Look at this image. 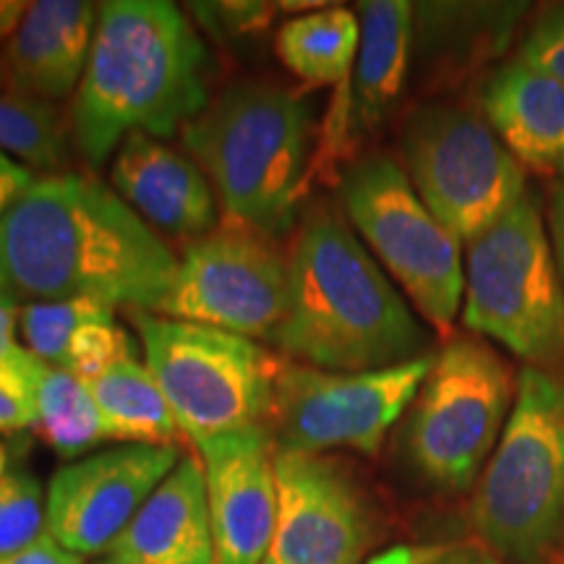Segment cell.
<instances>
[{
  "label": "cell",
  "instance_id": "cell-1",
  "mask_svg": "<svg viewBox=\"0 0 564 564\" xmlns=\"http://www.w3.org/2000/svg\"><path fill=\"white\" fill-rule=\"evenodd\" d=\"M178 257L139 212L84 173L42 175L0 220V293L158 312Z\"/></svg>",
  "mask_w": 564,
  "mask_h": 564
},
{
  "label": "cell",
  "instance_id": "cell-2",
  "mask_svg": "<svg viewBox=\"0 0 564 564\" xmlns=\"http://www.w3.org/2000/svg\"><path fill=\"white\" fill-rule=\"evenodd\" d=\"M207 47L192 19L167 0L100 6L70 133L89 165H102L131 133L167 139L209 105Z\"/></svg>",
  "mask_w": 564,
  "mask_h": 564
},
{
  "label": "cell",
  "instance_id": "cell-3",
  "mask_svg": "<svg viewBox=\"0 0 564 564\" xmlns=\"http://www.w3.org/2000/svg\"><path fill=\"white\" fill-rule=\"evenodd\" d=\"M426 343V329L348 223L329 207L303 215L272 345L295 364L356 373L413 361Z\"/></svg>",
  "mask_w": 564,
  "mask_h": 564
},
{
  "label": "cell",
  "instance_id": "cell-4",
  "mask_svg": "<svg viewBox=\"0 0 564 564\" xmlns=\"http://www.w3.org/2000/svg\"><path fill=\"white\" fill-rule=\"evenodd\" d=\"M181 133L225 215L272 236L291 228L306 188L314 133L312 110L301 95L272 82H238Z\"/></svg>",
  "mask_w": 564,
  "mask_h": 564
},
{
  "label": "cell",
  "instance_id": "cell-5",
  "mask_svg": "<svg viewBox=\"0 0 564 564\" xmlns=\"http://www.w3.org/2000/svg\"><path fill=\"white\" fill-rule=\"evenodd\" d=\"M470 520L481 544L510 564H546L564 533V382L520 371L505 432L478 478Z\"/></svg>",
  "mask_w": 564,
  "mask_h": 564
},
{
  "label": "cell",
  "instance_id": "cell-6",
  "mask_svg": "<svg viewBox=\"0 0 564 564\" xmlns=\"http://www.w3.org/2000/svg\"><path fill=\"white\" fill-rule=\"evenodd\" d=\"M463 324L531 366L564 356V288L533 194L468 243Z\"/></svg>",
  "mask_w": 564,
  "mask_h": 564
},
{
  "label": "cell",
  "instance_id": "cell-7",
  "mask_svg": "<svg viewBox=\"0 0 564 564\" xmlns=\"http://www.w3.org/2000/svg\"><path fill=\"white\" fill-rule=\"evenodd\" d=\"M144 364L165 392L181 432L194 444L267 426L282 361L249 337L133 312Z\"/></svg>",
  "mask_w": 564,
  "mask_h": 564
},
{
  "label": "cell",
  "instance_id": "cell-8",
  "mask_svg": "<svg viewBox=\"0 0 564 564\" xmlns=\"http://www.w3.org/2000/svg\"><path fill=\"white\" fill-rule=\"evenodd\" d=\"M512 377L481 337L436 352L405 421V453L429 484L463 491L481 476L512 408Z\"/></svg>",
  "mask_w": 564,
  "mask_h": 564
},
{
  "label": "cell",
  "instance_id": "cell-9",
  "mask_svg": "<svg viewBox=\"0 0 564 564\" xmlns=\"http://www.w3.org/2000/svg\"><path fill=\"white\" fill-rule=\"evenodd\" d=\"M340 202L423 319L447 333L465 295L460 241L421 202L405 167L387 154L352 162L340 181Z\"/></svg>",
  "mask_w": 564,
  "mask_h": 564
},
{
  "label": "cell",
  "instance_id": "cell-10",
  "mask_svg": "<svg viewBox=\"0 0 564 564\" xmlns=\"http://www.w3.org/2000/svg\"><path fill=\"white\" fill-rule=\"evenodd\" d=\"M403 162L415 194L457 241H476L525 196L523 165L486 116L423 105L403 129Z\"/></svg>",
  "mask_w": 564,
  "mask_h": 564
},
{
  "label": "cell",
  "instance_id": "cell-11",
  "mask_svg": "<svg viewBox=\"0 0 564 564\" xmlns=\"http://www.w3.org/2000/svg\"><path fill=\"white\" fill-rule=\"evenodd\" d=\"M291 251L278 236L225 217L183 249L160 316L272 343L288 308Z\"/></svg>",
  "mask_w": 564,
  "mask_h": 564
},
{
  "label": "cell",
  "instance_id": "cell-12",
  "mask_svg": "<svg viewBox=\"0 0 564 564\" xmlns=\"http://www.w3.org/2000/svg\"><path fill=\"white\" fill-rule=\"evenodd\" d=\"M434 356L379 371H324L282 361L270 432L278 449L316 453L348 447L377 455L419 394Z\"/></svg>",
  "mask_w": 564,
  "mask_h": 564
},
{
  "label": "cell",
  "instance_id": "cell-13",
  "mask_svg": "<svg viewBox=\"0 0 564 564\" xmlns=\"http://www.w3.org/2000/svg\"><path fill=\"white\" fill-rule=\"evenodd\" d=\"M278 523L264 564H361L373 544V512L343 463L274 449Z\"/></svg>",
  "mask_w": 564,
  "mask_h": 564
},
{
  "label": "cell",
  "instance_id": "cell-14",
  "mask_svg": "<svg viewBox=\"0 0 564 564\" xmlns=\"http://www.w3.org/2000/svg\"><path fill=\"white\" fill-rule=\"evenodd\" d=\"M175 444H123L61 468L47 489L45 533L68 552H108L178 465Z\"/></svg>",
  "mask_w": 564,
  "mask_h": 564
},
{
  "label": "cell",
  "instance_id": "cell-15",
  "mask_svg": "<svg viewBox=\"0 0 564 564\" xmlns=\"http://www.w3.org/2000/svg\"><path fill=\"white\" fill-rule=\"evenodd\" d=\"M207 478L215 564H264L278 523L274 436L249 426L196 444Z\"/></svg>",
  "mask_w": 564,
  "mask_h": 564
},
{
  "label": "cell",
  "instance_id": "cell-16",
  "mask_svg": "<svg viewBox=\"0 0 564 564\" xmlns=\"http://www.w3.org/2000/svg\"><path fill=\"white\" fill-rule=\"evenodd\" d=\"M100 6L89 0L30 3L17 32L0 47V87L55 102L79 89Z\"/></svg>",
  "mask_w": 564,
  "mask_h": 564
},
{
  "label": "cell",
  "instance_id": "cell-17",
  "mask_svg": "<svg viewBox=\"0 0 564 564\" xmlns=\"http://www.w3.org/2000/svg\"><path fill=\"white\" fill-rule=\"evenodd\" d=\"M110 186L154 230L202 238L217 225V204L207 175L194 160L147 133H131L118 147Z\"/></svg>",
  "mask_w": 564,
  "mask_h": 564
},
{
  "label": "cell",
  "instance_id": "cell-18",
  "mask_svg": "<svg viewBox=\"0 0 564 564\" xmlns=\"http://www.w3.org/2000/svg\"><path fill=\"white\" fill-rule=\"evenodd\" d=\"M105 554L116 564H215L207 478L199 457L181 455Z\"/></svg>",
  "mask_w": 564,
  "mask_h": 564
},
{
  "label": "cell",
  "instance_id": "cell-19",
  "mask_svg": "<svg viewBox=\"0 0 564 564\" xmlns=\"http://www.w3.org/2000/svg\"><path fill=\"white\" fill-rule=\"evenodd\" d=\"M486 121L520 165L556 171L564 158V84L554 76L507 63L484 89Z\"/></svg>",
  "mask_w": 564,
  "mask_h": 564
},
{
  "label": "cell",
  "instance_id": "cell-20",
  "mask_svg": "<svg viewBox=\"0 0 564 564\" xmlns=\"http://www.w3.org/2000/svg\"><path fill=\"white\" fill-rule=\"evenodd\" d=\"M361 42L350 82L348 139L371 131L403 95L413 42V6L405 0H369L358 6Z\"/></svg>",
  "mask_w": 564,
  "mask_h": 564
},
{
  "label": "cell",
  "instance_id": "cell-21",
  "mask_svg": "<svg viewBox=\"0 0 564 564\" xmlns=\"http://www.w3.org/2000/svg\"><path fill=\"white\" fill-rule=\"evenodd\" d=\"M358 42L361 21L356 13L343 6H322L282 24L274 37V53L306 87L350 91Z\"/></svg>",
  "mask_w": 564,
  "mask_h": 564
},
{
  "label": "cell",
  "instance_id": "cell-22",
  "mask_svg": "<svg viewBox=\"0 0 564 564\" xmlns=\"http://www.w3.org/2000/svg\"><path fill=\"white\" fill-rule=\"evenodd\" d=\"M87 387L102 415L108 440L165 447L183 436L165 392L160 390L150 366L139 358L116 364Z\"/></svg>",
  "mask_w": 564,
  "mask_h": 564
},
{
  "label": "cell",
  "instance_id": "cell-23",
  "mask_svg": "<svg viewBox=\"0 0 564 564\" xmlns=\"http://www.w3.org/2000/svg\"><path fill=\"white\" fill-rule=\"evenodd\" d=\"M34 398H37V421L32 432L55 455L74 460L108 440L102 415L97 411L87 382H82L70 371L42 364Z\"/></svg>",
  "mask_w": 564,
  "mask_h": 564
},
{
  "label": "cell",
  "instance_id": "cell-24",
  "mask_svg": "<svg viewBox=\"0 0 564 564\" xmlns=\"http://www.w3.org/2000/svg\"><path fill=\"white\" fill-rule=\"evenodd\" d=\"M70 118L55 102L0 91V152L13 154L30 171L66 173L70 162Z\"/></svg>",
  "mask_w": 564,
  "mask_h": 564
},
{
  "label": "cell",
  "instance_id": "cell-25",
  "mask_svg": "<svg viewBox=\"0 0 564 564\" xmlns=\"http://www.w3.org/2000/svg\"><path fill=\"white\" fill-rule=\"evenodd\" d=\"M116 306L91 299L68 301H34L21 306L19 333L24 348L40 358L42 364L61 366L66 358L68 345L84 324L112 322Z\"/></svg>",
  "mask_w": 564,
  "mask_h": 564
},
{
  "label": "cell",
  "instance_id": "cell-26",
  "mask_svg": "<svg viewBox=\"0 0 564 564\" xmlns=\"http://www.w3.org/2000/svg\"><path fill=\"white\" fill-rule=\"evenodd\" d=\"M47 499L42 484L26 470L0 478V556L17 554L45 535Z\"/></svg>",
  "mask_w": 564,
  "mask_h": 564
},
{
  "label": "cell",
  "instance_id": "cell-27",
  "mask_svg": "<svg viewBox=\"0 0 564 564\" xmlns=\"http://www.w3.org/2000/svg\"><path fill=\"white\" fill-rule=\"evenodd\" d=\"M129 358H137V343L121 324H116V319L91 322L84 324L74 335L61 369L79 377L82 382H91V379H97L116 364L129 361Z\"/></svg>",
  "mask_w": 564,
  "mask_h": 564
},
{
  "label": "cell",
  "instance_id": "cell-28",
  "mask_svg": "<svg viewBox=\"0 0 564 564\" xmlns=\"http://www.w3.org/2000/svg\"><path fill=\"white\" fill-rule=\"evenodd\" d=\"M42 361L26 348H13L0 358V434H19L37 421V384Z\"/></svg>",
  "mask_w": 564,
  "mask_h": 564
},
{
  "label": "cell",
  "instance_id": "cell-29",
  "mask_svg": "<svg viewBox=\"0 0 564 564\" xmlns=\"http://www.w3.org/2000/svg\"><path fill=\"white\" fill-rule=\"evenodd\" d=\"M520 61L564 84V9L552 11L533 26L520 47Z\"/></svg>",
  "mask_w": 564,
  "mask_h": 564
},
{
  "label": "cell",
  "instance_id": "cell-30",
  "mask_svg": "<svg viewBox=\"0 0 564 564\" xmlns=\"http://www.w3.org/2000/svg\"><path fill=\"white\" fill-rule=\"evenodd\" d=\"M204 19H217L225 32L246 34L267 26L274 13L285 9V3H204L192 6Z\"/></svg>",
  "mask_w": 564,
  "mask_h": 564
},
{
  "label": "cell",
  "instance_id": "cell-31",
  "mask_svg": "<svg viewBox=\"0 0 564 564\" xmlns=\"http://www.w3.org/2000/svg\"><path fill=\"white\" fill-rule=\"evenodd\" d=\"M37 181L34 173L26 165L13 162L9 154L0 152V220L6 217L13 204L32 188V183Z\"/></svg>",
  "mask_w": 564,
  "mask_h": 564
},
{
  "label": "cell",
  "instance_id": "cell-32",
  "mask_svg": "<svg viewBox=\"0 0 564 564\" xmlns=\"http://www.w3.org/2000/svg\"><path fill=\"white\" fill-rule=\"evenodd\" d=\"M0 564H84V556L68 552L45 533L32 546L21 549L17 554L0 556Z\"/></svg>",
  "mask_w": 564,
  "mask_h": 564
},
{
  "label": "cell",
  "instance_id": "cell-33",
  "mask_svg": "<svg viewBox=\"0 0 564 564\" xmlns=\"http://www.w3.org/2000/svg\"><path fill=\"white\" fill-rule=\"evenodd\" d=\"M549 238H552V249L556 259V270H560L562 288H564V181L554 183L549 192Z\"/></svg>",
  "mask_w": 564,
  "mask_h": 564
},
{
  "label": "cell",
  "instance_id": "cell-34",
  "mask_svg": "<svg viewBox=\"0 0 564 564\" xmlns=\"http://www.w3.org/2000/svg\"><path fill=\"white\" fill-rule=\"evenodd\" d=\"M426 564H505L484 544H457L442 546Z\"/></svg>",
  "mask_w": 564,
  "mask_h": 564
},
{
  "label": "cell",
  "instance_id": "cell-35",
  "mask_svg": "<svg viewBox=\"0 0 564 564\" xmlns=\"http://www.w3.org/2000/svg\"><path fill=\"white\" fill-rule=\"evenodd\" d=\"M19 312L17 301L9 295L0 293V358L9 356L17 345V329H19Z\"/></svg>",
  "mask_w": 564,
  "mask_h": 564
},
{
  "label": "cell",
  "instance_id": "cell-36",
  "mask_svg": "<svg viewBox=\"0 0 564 564\" xmlns=\"http://www.w3.org/2000/svg\"><path fill=\"white\" fill-rule=\"evenodd\" d=\"M442 546H392L366 564H426Z\"/></svg>",
  "mask_w": 564,
  "mask_h": 564
},
{
  "label": "cell",
  "instance_id": "cell-37",
  "mask_svg": "<svg viewBox=\"0 0 564 564\" xmlns=\"http://www.w3.org/2000/svg\"><path fill=\"white\" fill-rule=\"evenodd\" d=\"M26 9H30V3H24V0H0V45H6L11 34L17 32Z\"/></svg>",
  "mask_w": 564,
  "mask_h": 564
},
{
  "label": "cell",
  "instance_id": "cell-38",
  "mask_svg": "<svg viewBox=\"0 0 564 564\" xmlns=\"http://www.w3.org/2000/svg\"><path fill=\"white\" fill-rule=\"evenodd\" d=\"M6 463H9V453H6L3 442H0V478L6 476Z\"/></svg>",
  "mask_w": 564,
  "mask_h": 564
},
{
  "label": "cell",
  "instance_id": "cell-39",
  "mask_svg": "<svg viewBox=\"0 0 564 564\" xmlns=\"http://www.w3.org/2000/svg\"><path fill=\"white\" fill-rule=\"evenodd\" d=\"M556 171H560V175H562V181H564V158L560 160V165H556Z\"/></svg>",
  "mask_w": 564,
  "mask_h": 564
},
{
  "label": "cell",
  "instance_id": "cell-40",
  "mask_svg": "<svg viewBox=\"0 0 564 564\" xmlns=\"http://www.w3.org/2000/svg\"><path fill=\"white\" fill-rule=\"evenodd\" d=\"M97 564H116V562H110V560H105V562H97Z\"/></svg>",
  "mask_w": 564,
  "mask_h": 564
}]
</instances>
